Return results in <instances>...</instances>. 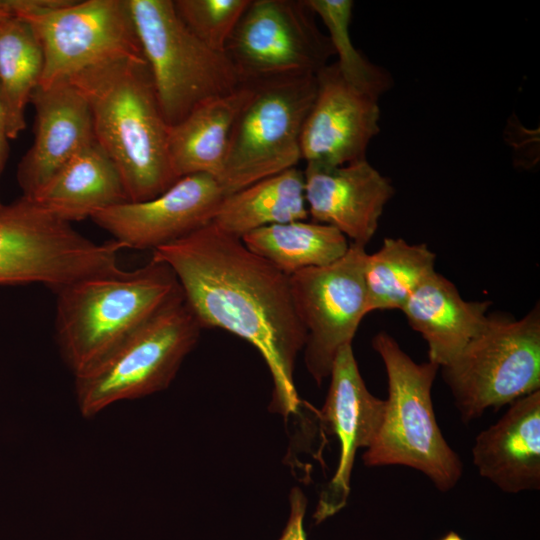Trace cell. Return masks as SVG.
Wrapping results in <instances>:
<instances>
[{
  "instance_id": "3957f363",
  "label": "cell",
  "mask_w": 540,
  "mask_h": 540,
  "mask_svg": "<svg viewBox=\"0 0 540 540\" xmlns=\"http://www.w3.org/2000/svg\"><path fill=\"white\" fill-rule=\"evenodd\" d=\"M55 293L56 340L75 377L182 291L172 269L151 259L135 270L83 279Z\"/></svg>"
},
{
  "instance_id": "8fae6325",
  "label": "cell",
  "mask_w": 540,
  "mask_h": 540,
  "mask_svg": "<svg viewBox=\"0 0 540 540\" xmlns=\"http://www.w3.org/2000/svg\"><path fill=\"white\" fill-rule=\"evenodd\" d=\"M224 53L249 86L316 75L335 55L305 0H250Z\"/></svg>"
},
{
  "instance_id": "6da1fadb",
  "label": "cell",
  "mask_w": 540,
  "mask_h": 540,
  "mask_svg": "<svg viewBox=\"0 0 540 540\" xmlns=\"http://www.w3.org/2000/svg\"><path fill=\"white\" fill-rule=\"evenodd\" d=\"M174 272L201 328H220L252 344L273 380L269 409L298 410L296 358L306 331L294 307L289 276L213 222L152 251Z\"/></svg>"
},
{
  "instance_id": "5bb4252c",
  "label": "cell",
  "mask_w": 540,
  "mask_h": 540,
  "mask_svg": "<svg viewBox=\"0 0 540 540\" xmlns=\"http://www.w3.org/2000/svg\"><path fill=\"white\" fill-rule=\"evenodd\" d=\"M316 94L300 137L306 165L337 167L366 160L379 133V98L347 82L336 63L315 75Z\"/></svg>"
},
{
  "instance_id": "8992f818",
  "label": "cell",
  "mask_w": 540,
  "mask_h": 540,
  "mask_svg": "<svg viewBox=\"0 0 540 540\" xmlns=\"http://www.w3.org/2000/svg\"><path fill=\"white\" fill-rule=\"evenodd\" d=\"M201 329L182 293L169 301L93 368L75 376L81 414L91 418L119 401L167 389Z\"/></svg>"
},
{
  "instance_id": "30bf717a",
  "label": "cell",
  "mask_w": 540,
  "mask_h": 540,
  "mask_svg": "<svg viewBox=\"0 0 540 540\" xmlns=\"http://www.w3.org/2000/svg\"><path fill=\"white\" fill-rule=\"evenodd\" d=\"M316 94L315 75L252 85L234 123L218 182L230 195L296 167L303 124Z\"/></svg>"
},
{
  "instance_id": "ffe728a7",
  "label": "cell",
  "mask_w": 540,
  "mask_h": 540,
  "mask_svg": "<svg viewBox=\"0 0 540 540\" xmlns=\"http://www.w3.org/2000/svg\"><path fill=\"white\" fill-rule=\"evenodd\" d=\"M30 199L71 224L128 202L118 169L96 142L67 162Z\"/></svg>"
},
{
  "instance_id": "7a4b0ae2",
  "label": "cell",
  "mask_w": 540,
  "mask_h": 540,
  "mask_svg": "<svg viewBox=\"0 0 540 540\" xmlns=\"http://www.w3.org/2000/svg\"><path fill=\"white\" fill-rule=\"evenodd\" d=\"M89 105L96 143L122 178L128 202L154 198L176 177L169 125L144 57H122L69 79Z\"/></svg>"
},
{
  "instance_id": "603a6c76",
  "label": "cell",
  "mask_w": 540,
  "mask_h": 540,
  "mask_svg": "<svg viewBox=\"0 0 540 540\" xmlns=\"http://www.w3.org/2000/svg\"><path fill=\"white\" fill-rule=\"evenodd\" d=\"M241 240L250 251L287 276L329 265L349 248L347 238L333 226L306 220L264 226Z\"/></svg>"
},
{
  "instance_id": "484cf974",
  "label": "cell",
  "mask_w": 540,
  "mask_h": 540,
  "mask_svg": "<svg viewBox=\"0 0 540 540\" xmlns=\"http://www.w3.org/2000/svg\"><path fill=\"white\" fill-rule=\"evenodd\" d=\"M328 30L335 62L343 78L356 88L380 97L392 86L391 76L368 61L352 43L349 26L354 3L351 0H305Z\"/></svg>"
},
{
  "instance_id": "5b68a950",
  "label": "cell",
  "mask_w": 540,
  "mask_h": 540,
  "mask_svg": "<svg viewBox=\"0 0 540 540\" xmlns=\"http://www.w3.org/2000/svg\"><path fill=\"white\" fill-rule=\"evenodd\" d=\"M115 240L95 243L34 200L0 202V285L40 283L54 292L119 273Z\"/></svg>"
},
{
  "instance_id": "ac0fdd59",
  "label": "cell",
  "mask_w": 540,
  "mask_h": 540,
  "mask_svg": "<svg viewBox=\"0 0 540 540\" xmlns=\"http://www.w3.org/2000/svg\"><path fill=\"white\" fill-rule=\"evenodd\" d=\"M479 474L506 493L540 489V390L512 403L472 448Z\"/></svg>"
},
{
  "instance_id": "e0dca14e",
  "label": "cell",
  "mask_w": 540,
  "mask_h": 540,
  "mask_svg": "<svg viewBox=\"0 0 540 540\" xmlns=\"http://www.w3.org/2000/svg\"><path fill=\"white\" fill-rule=\"evenodd\" d=\"M303 172L312 221L333 226L352 243L365 246L394 195L390 180L367 159L329 168L306 165Z\"/></svg>"
},
{
  "instance_id": "9a60e30c",
  "label": "cell",
  "mask_w": 540,
  "mask_h": 540,
  "mask_svg": "<svg viewBox=\"0 0 540 540\" xmlns=\"http://www.w3.org/2000/svg\"><path fill=\"white\" fill-rule=\"evenodd\" d=\"M320 419L339 442L336 472L321 492L313 515L316 524L339 512L347 502L356 452L368 448L381 421L385 401L372 395L360 374L352 344L339 349Z\"/></svg>"
},
{
  "instance_id": "7c38bea8",
  "label": "cell",
  "mask_w": 540,
  "mask_h": 540,
  "mask_svg": "<svg viewBox=\"0 0 540 540\" xmlns=\"http://www.w3.org/2000/svg\"><path fill=\"white\" fill-rule=\"evenodd\" d=\"M365 246L351 243L337 261L289 276L296 314L306 331L304 359L318 385L330 376L339 349L352 344L368 314L364 283Z\"/></svg>"
},
{
  "instance_id": "ba28073f",
  "label": "cell",
  "mask_w": 540,
  "mask_h": 540,
  "mask_svg": "<svg viewBox=\"0 0 540 540\" xmlns=\"http://www.w3.org/2000/svg\"><path fill=\"white\" fill-rule=\"evenodd\" d=\"M443 377L463 422L540 390V310L519 320L488 316Z\"/></svg>"
},
{
  "instance_id": "cb8c5ba5",
  "label": "cell",
  "mask_w": 540,
  "mask_h": 540,
  "mask_svg": "<svg viewBox=\"0 0 540 540\" xmlns=\"http://www.w3.org/2000/svg\"><path fill=\"white\" fill-rule=\"evenodd\" d=\"M43 53L29 25L11 15L0 22V101L7 134L16 139L25 129V110L40 85Z\"/></svg>"
},
{
  "instance_id": "7402d4cb",
  "label": "cell",
  "mask_w": 540,
  "mask_h": 540,
  "mask_svg": "<svg viewBox=\"0 0 540 540\" xmlns=\"http://www.w3.org/2000/svg\"><path fill=\"white\" fill-rule=\"evenodd\" d=\"M308 217L304 172L292 167L225 196L212 222L241 239L264 226Z\"/></svg>"
},
{
  "instance_id": "d4e9b609",
  "label": "cell",
  "mask_w": 540,
  "mask_h": 540,
  "mask_svg": "<svg viewBox=\"0 0 540 540\" xmlns=\"http://www.w3.org/2000/svg\"><path fill=\"white\" fill-rule=\"evenodd\" d=\"M435 254L425 244L386 238L381 248L367 254L364 283L368 313L401 310L411 294L435 272Z\"/></svg>"
},
{
  "instance_id": "52a82bcc",
  "label": "cell",
  "mask_w": 540,
  "mask_h": 540,
  "mask_svg": "<svg viewBox=\"0 0 540 540\" xmlns=\"http://www.w3.org/2000/svg\"><path fill=\"white\" fill-rule=\"evenodd\" d=\"M128 5L169 126L199 104L242 86L226 54L205 45L186 27L173 0H128Z\"/></svg>"
},
{
  "instance_id": "2e32d148",
  "label": "cell",
  "mask_w": 540,
  "mask_h": 540,
  "mask_svg": "<svg viewBox=\"0 0 540 540\" xmlns=\"http://www.w3.org/2000/svg\"><path fill=\"white\" fill-rule=\"evenodd\" d=\"M34 139L18 163L16 178L23 197L31 198L74 156L96 142L92 115L81 91L69 80L38 86Z\"/></svg>"
},
{
  "instance_id": "f1b7e54d",
  "label": "cell",
  "mask_w": 540,
  "mask_h": 540,
  "mask_svg": "<svg viewBox=\"0 0 540 540\" xmlns=\"http://www.w3.org/2000/svg\"><path fill=\"white\" fill-rule=\"evenodd\" d=\"M9 137L7 134V127L3 108L0 101V178L6 166V162L9 154ZM1 202V200H0Z\"/></svg>"
},
{
  "instance_id": "83f0119b",
  "label": "cell",
  "mask_w": 540,
  "mask_h": 540,
  "mask_svg": "<svg viewBox=\"0 0 540 540\" xmlns=\"http://www.w3.org/2000/svg\"><path fill=\"white\" fill-rule=\"evenodd\" d=\"M290 514L278 540H307L303 522L307 499L301 489L294 487L289 496Z\"/></svg>"
},
{
  "instance_id": "9c48e42d",
  "label": "cell",
  "mask_w": 540,
  "mask_h": 540,
  "mask_svg": "<svg viewBox=\"0 0 540 540\" xmlns=\"http://www.w3.org/2000/svg\"><path fill=\"white\" fill-rule=\"evenodd\" d=\"M43 53L39 86L122 57H144L128 0H10Z\"/></svg>"
},
{
  "instance_id": "277c9868",
  "label": "cell",
  "mask_w": 540,
  "mask_h": 540,
  "mask_svg": "<svg viewBox=\"0 0 540 540\" xmlns=\"http://www.w3.org/2000/svg\"><path fill=\"white\" fill-rule=\"evenodd\" d=\"M388 379V398L373 440L363 454L369 467L401 465L429 478L440 491L453 489L462 462L437 424L431 390L439 366L416 363L386 332L372 340Z\"/></svg>"
},
{
  "instance_id": "4316f807",
  "label": "cell",
  "mask_w": 540,
  "mask_h": 540,
  "mask_svg": "<svg viewBox=\"0 0 540 540\" xmlns=\"http://www.w3.org/2000/svg\"><path fill=\"white\" fill-rule=\"evenodd\" d=\"M250 0H174L186 27L205 45L224 52Z\"/></svg>"
},
{
  "instance_id": "4fadbf2b",
  "label": "cell",
  "mask_w": 540,
  "mask_h": 540,
  "mask_svg": "<svg viewBox=\"0 0 540 540\" xmlns=\"http://www.w3.org/2000/svg\"><path fill=\"white\" fill-rule=\"evenodd\" d=\"M224 197L214 176L190 174L154 198L114 205L91 220L122 248L153 251L212 222Z\"/></svg>"
},
{
  "instance_id": "f546056e",
  "label": "cell",
  "mask_w": 540,
  "mask_h": 540,
  "mask_svg": "<svg viewBox=\"0 0 540 540\" xmlns=\"http://www.w3.org/2000/svg\"><path fill=\"white\" fill-rule=\"evenodd\" d=\"M13 15L10 0H0V22Z\"/></svg>"
},
{
  "instance_id": "d6986e66",
  "label": "cell",
  "mask_w": 540,
  "mask_h": 540,
  "mask_svg": "<svg viewBox=\"0 0 540 540\" xmlns=\"http://www.w3.org/2000/svg\"><path fill=\"white\" fill-rule=\"evenodd\" d=\"M489 301H466L436 271L408 298L401 311L428 345L429 361L450 363L487 323Z\"/></svg>"
},
{
  "instance_id": "44dd1931",
  "label": "cell",
  "mask_w": 540,
  "mask_h": 540,
  "mask_svg": "<svg viewBox=\"0 0 540 540\" xmlns=\"http://www.w3.org/2000/svg\"><path fill=\"white\" fill-rule=\"evenodd\" d=\"M252 86L211 98L169 126V152L176 177L206 173L218 179L236 118Z\"/></svg>"
},
{
  "instance_id": "4dcf8cb0",
  "label": "cell",
  "mask_w": 540,
  "mask_h": 540,
  "mask_svg": "<svg viewBox=\"0 0 540 540\" xmlns=\"http://www.w3.org/2000/svg\"><path fill=\"white\" fill-rule=\"evenodd\" d=\"M440 540H464V539L458 533L451 531V532L447 533Z\"/></svg>"
}]
</instances>
